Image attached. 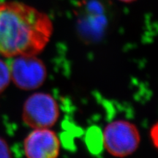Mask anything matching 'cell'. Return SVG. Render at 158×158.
<instances>
[{
    "label": "cell",
    "instance_id": "4",
    "mask_svg": "<svg viewBox=\"0 0 158 158\" xmlns=\"http://www.w3.org/2000/svg\"><path fill=\"white\" fill-rule=\"evenodd\" d=\"M10 68L13 83L21 89H36L44 84L47 78L46 67L37 56L14 57Z\"/></svg>",
    "mask_w": 158,
    "mask_h": 158
},
{
    "label": "cell",
    "instance_id": "9",
    "mask_svg": "<svg viewBox=\"0 0 158 158\" xmlns=\"http://www.w3.org/2000/svg\"><path fill=\"white\" fill-rule=\"evenodd\" d=\"M119 1L123 2H126V3H130V2H132L135 1V0H119Z\"/></svg>",
    "mask_w": 158,
    "mask_h": 158
},
{
    "label": "cell",
    "instance_id": "8",
    "mask_svg": "<svg viewBox=\"0 0 158 158\" xmlns=\"http://www.w3.org/2000/svg\"><path fill=\"white\" fill-rule=\"evenodd\" d=\"M157 135H158V128H157V124H155V125L151 128L150 130V137H151L152 141H153L155 147H157Z\"/></svg>",
    "mask_w": 158,
    "mask_h": 158
},
{
    "label": "cell",
    "instance_id": "5",
    "mask_svg": "<svg viewBox=\"0 0 158 158\" xmlns=\"http://www.w3.org/2000/svg\"><path fill=\"white\" fill-rule=\"evenodd\" d=\"M23 149L29 158H55L59 155L60 141L49 128L34 129L23 141Z\"/></svg>",
    "mask_w": 158,
    "mask_h": 158
},
{
    "label": "cell",
    "instance_id": "6",
    "mask_svg": "<svg viewBox=\"0 0 158 158\" xmlns=\"http://www.w3.org/2000/svg\"><path fill=\"white\" fill-rule=\"evenodd\" d=\"M10 68L4 61L0 59V93L7 87L10 82Z\"/></svg>",
    "mask_w": 158,
    "mask_h": 158
},
{
    "label": "cell",
    "instance_id": "7",
    "mask_svg": "<svg viewBox=\"0 0 158 158\" xmlns=\"http://www.w3.org/2000/svg\"><path fill=\"white\" fill-rule=\"evenodd\" d=\"M11 157V151L10 149L8 144L5 140L0 138V158H7Z\"/></svg>",
    "mask_w": 158,
    "mask_h": 158
},
{
    "label": "cell",
    "instance_id": "1",
    "mask_svg": "<svg viewBox=\"0 0 158 158\" xmlns=\"http://www.w3.org/2000/svg\"><path fill=\"white\" fill-rule=\"evenodd\" d=\"M54 31L47 14L20 2H0V55L37 56Z\"/></svg>",
    "mask_w": 158,
    "mask_h": 158
},
{
    "label": "cell",
    "instance_id": "3",
    "mask_svg": "<svg viewBox=\"0 0 158 158\" xmlns=\"http://www.w3.org/2000/svg\"><path fill=\"white\" fill-rule=\"evenodd\" d=\"M59 118V105L50 94L37 92L29 96L23 104V121L33 129L52 127Z\"/></svg>",
    "mask_w": 158,
    "mask_h": 158
},
{
    "label": "cell",
    "instance_id": "2",
    "mask_svg": "<svg viewBox=\"0 0 158 158\" xmlns=\"http://www.w3.org/2000/svg\"><path fill=\"white\" fill-rule=\"evenodd\" d=\"M102 142L105 149L110 155L124 157L137 150L141 142V136L137 127L132 122L116 120L105 127Z\"/></svg>",
    "mask_w": 158,
    "mask_h": 158
}]
</instances>
